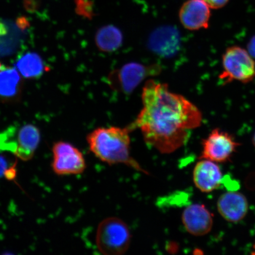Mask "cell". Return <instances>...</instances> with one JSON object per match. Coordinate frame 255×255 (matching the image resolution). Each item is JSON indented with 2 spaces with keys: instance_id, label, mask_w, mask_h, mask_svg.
I'll list each match as a JSON object with an SVG mask.
<instances>
[{
  "instance_id": "cell-18",
  "label": "cell",
  "mask_w": 255,
  "mask_h": 255,
  "mask_svg": "<svg viewBox=\"0 0 255 255\" xmlns=\"http://www.w3.org/2000/svg\"><path fill=\"white\" fill-rule=\"evenodd\" d=\"M5 161L1 157H0V175L3 173L5 174Z\"/></svg>"
},
{
  "instance_id": "cell-17",
  "label": "cell",
  "mask_w": 255,
  "mask_h": 255,
  "mask_svg": "<svg viewBox=\"0 0 255 255\" xmlns=\"http://www.w3.org/2000/svg\"><path fill=\"white\" fill-rule=\"evenodd\" d=\"M248 52L253 57H255V37L250 41L248 45Z\"/></svg>"
},
{
  "instance_id": "cell-16",
  "label": "cell",
  "mask_w": 255,
  "mask_h": 255,
  "mask_svg": "<svg viewBox=\"0 0 255 255\" xmlns=\"http://www.w3.org/2000/svg\"><path fill=\"white\" fill-rule=\"evenodd\" d=\"M210 8H221L227 4L229 0H203Z\"/></svg>"
},
{
  "instance_id": "cell-15",
  "label": "cell",
  "mask_w": 255,
  "mask_h": 255,
  "mask_svg": "<svg viewBox=\"0 0 255 255\" xmlns=\"http://www.w3.org/2000/svg\"><path fill=\"white\" fill-rule=\"evenodd\" d=\"M16 68L25 78L34 79L42 75L46 66L36 53L27 52L21 56L15 63Z\"/></svg>"
},
{
  "instance_id": "cell-7",
  "label": "cell",
  "mask_w": 255,
  "mask_h": 255,
  "mask_svg": "<svg viewBox=\"0 0 255 255\" xmlns=\"http://www.w3.org/2000/svg\"><path fill=\"white\" fill-rule=\"evenodd\" d=\"M239 145L229 133L215 129L204 140L200 158L216 162H226L231 159Z\"/></svg>"
},
{
  "instance_id": "cell-6",
  "label": "cell",
  "mask_w": 255,
  "mask_h": 255,
  "mask_svg": "<svg viewBox=\"0 0 255 255\" xmlns=\"http://www.w3.org/2000/svg\"><path fill=\"white\" fill-rule=\"evenodd\" d=\"M52 151V168L57 175H77L85 171L87 165L84 155L71 143L57 142L53 146Z\"/></svg>"
},
{
  "instance_id": "cell-4",
  "label": "cell",
  "mask_w": 255,
  "mask_h": 255,
  "mask_svg": "<svg viewBox=\"0 0 255 255\" xmlns=\"http://www.w3.org/2000/svg\"><path fill=\"white\" fill-rule=\"evenodd\" d=\"M223 72L219 78L225 83L234 81L248 84L255 78V62L248 51L238 46L229 47L222 56Z\"/></svg>"
},
{
  "instance_id": "cell-12",
  "label": "cell",
  "mask_w": 255,
  "mask_h": 255,
  "mask_svg": "<svg viewBox=\"0 0 255 255\" xmlns=\"http://www.w3.org/2000/svg\"><path fill=\"white\" fill-rule=\"evenodd\" d=\"M21 76L14 68L0 69V103H13L20 100L23 87Z\"/></svg>"
},
{
  "instance_id": "cell-19",
  "label": "cell",
  "mask_w": 255,
  "mask_h": 255,
  "mask_svg": "<svg viewBox=\"0 0 255 255\" xmlns=\"http://www.w3.org/2000/svg\"><path fill=\"white\" fill-rule=\"evenodd\" d=\"M253 143H254V146H255V134L253 137Z\"/></svg>"
},
{
  "instance_id": "cell-20",
  "label": "cell",
  "mask_w": 255,
  "mask_h": 255,
  "mask_svg": "<svg viewBox=\"0 0 255 255\" xmlns=\"http://www.w3.org/2000/svg\"><path fill=\"white\" fill-rule=\"evenodd\" d=\"M3 68L2 66L1 65V64L0 63V69H2Z\"/></svg>"
},
{
  "instance_id": "cell-5",
  "label": "cell",
  "mask_w": 255,
  "mask_h": 255,
  "mask_svg": "<svg viewBox=\"0 0 255 255\" xmlns=\"http://www.w3.org/2000/svg\"><path fill=\"white\" fill-rule=\"evenodd\" d=\"M161 67L154 65H145L138 62H130L111 72L108 78V84L114 91L124 94H130L151 76L157 75Z\"/></svg>"
},
{
  "instance_id": "cell-2",
  "label": "cell",
  "mask_w": 255,
  "mask_h": 255,
  "mask_svg": "<svg viewBox=\"0 0 255 255\" xmlns=\"http://www.w3.org/2000/svg\"><path fill=\"white\" fill-rule=\"evenodd\" d=\"M87 139L91 152L102 161L109 164H125L147 174L130 155L129 128H98L89 133Z\"/></svg>"
},
{
  "instance_id": "cell-8",
  "label": "cell",
  "mask_w": 255,
  "mask_h": 255,
  "mask_svg": "<svg viewBox=\"0 0 255 255\" xmlns=\"http://www.w3.org/2000/svg\"><path fill=\"white\" fill-rule=\"evenodd\" d=\"M210 8L203 0H188L180 9V23L189 30L206 29L211 15Z\"/></svg>"
},
{
  "instance_id": "cell-11",
  "label": "cell",
  "mask_w": 255,
  "mask_h": 255,
  "mask_svg": "<svg viewBox=\"0 0 255 255\" xmlns=\"http://www.w3.org/2000/svg\"><path fill=\"white\" fill-rule=\"evenodd\" d=\"M218 210L226 221L238 223L247 215L249 205L247 199L240 193L229 191L219 197Z\"/></svg>"
},
{
  "instance_id": "cell-13",
  "label": "cell",
  "mask_w": 255,
  "mask_h": 255,
  "mask_svg": "<svg viewBox=\"0 0 255 255\" xmlns=\"http://www.w3.org/2000/svg\"><path fill=\"white\" fill-rule=\"evenodd\" d=\"M40 141V133L36 127L27 124L21 127L18 133L14 155L23 161L33 157Z\"/></svg>"
},
{
  "instance_id": "cell-14",
  "label": "cell",
  "mask_w": 255,
  "mask_h": 255,
  "mask_svg": "<svg viewBox=\"0 0 255 255\" xmlns=\"http://www.w3.org/2000/svg\"><path fill=\"white\" fill-rule=\"evenodd\" d=\"M123 42L122 32L114 25L102 27L95 35V43L102 52H113L119 49Z\"/></svg>"
},
{
  "instance_id": "cell-3",
  "label": "cell",
  "mask_w": 255,
  "mask_h": 255,
  "mask_svg": "<svg viewBox=\"0 0 255 255\" xmlns=\"http://www.w3.org/2000/svg\"><path fill=\"white\" fill-rule=\"evenodd\" d=\"M131 236L128 227L122 220L109 218L102 222L98 228L96 243L104 255L125 254L130 246Z\"/></svg>"
},
{
  "instance_id": "cell-10",
  "label": "cell",
  "mask_w": 255,
  "mask_h": 255,
  "mask_svg": "<svg viewBox=\"0 0 255 255\" xmlns=\"http://www.w3.org/2000/svg\"><path fill=\"white\" fill-rule=\"evenodd\" d=\"M193 181L197 189L202 192H211L223 183L221 168L216 162L202 159L194 168Z\"/></svg>"
},
{
  "instance_id": "cell-9",
  "label": "cell",
  "mask_w": 255,
  "mask_h": 255,
  "mask_svg": "<svg viewBox=\"0 0 255 255\" xmlns=\"http://www.w3.org/2000/svg\"><path fill=\"white\" fill-rule=\"evenodd\" d=\"M182 222L189 234L196 237H202L211 231L213 216L205 206L194 204L184 210Z\"/></svg>"
},
{
  "instance_id": "cell-21",
  "label": "cell",
  "mask_w": 255,
  "mask_h": 255,
  "mask_svg": "<svg viewBox=\"0 0 255 255\" xmlns=\"http://www.w3.org/2000/svg\"><path fill=\"white\" fill-rule=\"evenodd\" d=\"M254 250H255V253H253V254L255 255V244L254 245Z\"/></svg>"
},
{
  "instance_id": "cell-1",
  "label": "cell",
  "mask_w": 255,
  "mask_h": 255,
  "mask_svg": "<svg viewBox=\"0 0 255 255\" xmlns=\"http://www.w3.org/2000/svg\"><path fill=\"white\" fill-rule=\"evenodd\" d=\"M142 107L133 123L148 145L164 154L189 141L190 132L202 123V112L163 83L148 79L141 95Z\"/></svg>"
}]
</instances>
